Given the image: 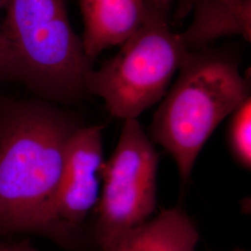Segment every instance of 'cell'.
Masks as SVG:
<instances>
[{
  "label": "cell",
  "mask_w": 251,
  "mask_h": 251,
  "mask_svg": "<svg viewBox=\"0 0 251 251\" xmlns=\"http://www.w3.org/2000/svg\"><path fill=\"white\" fill-rule=\"evenodd\" d=\"M228 144L234 160L242 168L251 169V97L236 108L230 116Z\"/></svg>",
  "instance_id": "30bf717a"
},
{
  "label": "cell",
  "mask_w": 251,
  "mask_h": 251,
  "mask_svg": "<svg viewBox=\"0 0 251 251\" xmlns=\"http://www.w3.org/2000/svg\"><path fill=\"white\" fill-rule=\"evenodd\" d=\"M173 0H145L140 25L115 56L92 69L90 96L103 100L113 117L137 119L166 95L187 50L171 29Z\"/></svg>",
  "instance_id": "277c9868"
},
{
  "label": "cell",
  "mask_w": 251,
  "mask_h": 251,
  "mask_svg": "<svg viewBox=\"0 0 251 251\" xmlns=\"http://www.w3.org/2000/svg\"><path fill=\"white\" fill-rule=\"evenodd\" d=\"M179 72L153 115L150 138L171 153L184 189L207 140L251 97V80L236 55L209 47L187 52Z\"/></svg>",
  "instance_id": "3957f363"
},
{
  "label": "cell",
  "mask_w": 251,
  "mask_h": 251,
  "mask_svg": "<svg viewBox=\"0 0 251 251\" xmlns=\"http://www.w3.org/2000/svg\"><path fill=\"white\" fill-rule=\"evenodd\" d=\"M233 251H246V250H242V249H236V250H234Z\"/></svg>",
  "instance_id": "5bb4252c"
},
{
  "label": "cell",
  "mask_w": 251,
  "mask_h": 251,
  "mask_svg": "<svg viewBox=\"0 0 251 251\" xmlns=\"http://www.w3.org/2000/svg\"><path fill=\"white\" fill-rule=\"evenodd\" d=\"M4 1H5V0H0V12H1V9H2V7H3Z\"/></svg>",
  "instance_id": "4fadbf2b"
},
{
  "label": "cell",
  "mask_w": 251,
  "mask_h": 251,
  "mask_svg": "<svg viewBox=\"0 0 251 251\" xmlns=\"http://www.w3.org/2000/svg\"><path fill=\"white\" fill-rule=\"evenodd\" d=\"M103 164L102 126H81L65 146L55 202L58 219L74 232L81 234V225L99 202Z\"/></svg>",
  "instance_id": "8992f818"
},
{
  "label": "cell",
  "mask_w": 251,
  "mask_h": 251,
  "mask_svg": "<svg viewBox=\"0 0 251 251\" xmlns=\"http://www.w3.org/2000/svg\"><path fill=\"white\" fill-rule=\"evenodd\" d=\"M198 241L196 224L174 207L118 235L101 251H195Z\"/></svg>",
  "instance_id": "ba28073f"
},
{
  "label": "cell",
  "mask_w": 251,
  "mask_h": 251,
  "mask_svg": "<svg viewBox=\"0 0 251 251\" xmlns=\"http://www.w3.org/2000/svg\"><path fill=\"white\" fill-rule=\"evenodd\" d=\"M145 0H80L84 32L81 37L91 61L103 50L121 45L140 25Z\"/></svg>",
  "instance_id": "52a82bcc"
},
{
  "label": "cell",
  "mask_w": 251,
  "mask_h": 251,
  "mask_svg": "<svg viewBox=\"0 0 251 251\" xmlns=\"http://www.w3.org/2000/svg\"><path fill=\"white\" fill-rule=\"evenodd\" d=\"M206 1H220V2H227V3H234L242 0H179L176 8L172 12V22L179 23L186 18L189 14H191L194 6L200 2Z\"/></svg>",
  "instance_id": "8fae6325"
},
{
  "label": "cell",
  "mask_w": 251,
  "mask_h": 251,
  "mask_svg": "<svg viewBox=\"0 0 251 251\" xmlns=\"http://www.w3.org/2000/svg\"><path fill=\"white\" fill-rule=\"evenodd\" d=\"M0 251H41L28 241L0 239Z\"/></svg>",
  "instance_id": "7c38bea8"
},
{
  "label": "cell",
  "mask_w": 251,
  "mask_h": 251,
  "mask_svg": "<svg viewBox=\"0 0 251 251\" xmlns=\"http://www.w3.org/2000/svg\"><path fill=\"white\" fill-rule=\"evenodd\" d=\"M81 126L60 104L0 95V236L32 233L80 247V233L58 219L55 202L65 146Z\"/></svg>",
  "instance_id": "6da1fadb"
},
{
  "label": "cell",
  "mask_w": 251,
  "mask_h": 251,
  "mask_svg": "<svg viewBox=\"0 0 251 251\" xmlns=\"http://www.w3.org/2000/svg\"><path fill=\"white\" fill-rule=\"evenodd\" d=\"M159 155L138 119L124 121L115 151L101 169L94 241L101 250L149 220L156 207Z\"/></svg>",
  "instance_id": "5b68a950"
},
{
  "label": "cell",
  "mask_w": 251,
  "mask_h": 251,
  "mask_svg": "<svg viewBox=\"0 0 251 251\" xmlns=\"http://www.w3.org/2000/svg\"><path fill=\"white\" fill-rule=\"evenodd\" d=\"M1 12L0 83H22L63 105L90 97L94 62L73 30L65 0H5Z\"/></svg>",
  "instance_id": "7a4b0ae2"
},
{
  "label": "cell",
  "mask_w": 251,
  "mask_h": 251,
  "mask_svg": "<svg viewBox=\"0 0 251 251\" xmlns=\"http://www.w3.org/2000/svg\"><path fill=\"white\" fill-rule=\"evenodd\" d=\"M193 20L185 31L179 33L185 50L198 51L225 36H240L251 40V0L234 3L206 1L192 9Z\"/></svg>",
  "instance_id": "9c48e42d"
}]
</instances>
